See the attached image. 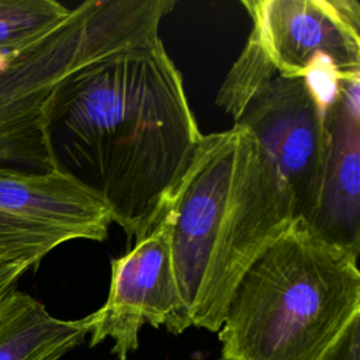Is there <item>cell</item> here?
<instances>
[{
	"label": "cell",
	"mask_w": 360,
	"mask_h": 360,
	"mask_svg": "<svg viewBox=\"0 0 360 360\" xmlns=\"http://www.w3.org/2000/svg\"><path fill=\"white\" fill-rule=\"evenodd\" d=\"M46 135L55 170L101 200L135 240L156 224L202 136L160 38L66 76L48 101Z\"/></svg>",
	"instance_id": "obj_1"
},
{
	"label": "cell",
	"mask_w": 360,
	"mask_h": 360,
	"mask_svg": "<svg viewBox=\"0 0 360 360\" xmlns=\"http://www.w3.org/2000/svg\"><path fill=\"white\" fill-rule=\"evenodd\" d=\"M163 210L181 326L218 332L240 278L295 218L290 190L245 127L202 135Z\"/></svg>",
	"instance_id": "obj_2"
},
{
	"label": "cell",
	"mask_w": 360,
	"mask_h": 360,
	"mask_svg": "<svg viewBox=\"0 0 360 360\" xmlns=\"http://www.w3.org/2000/svg\"><path fill=\"white\" fill-rule=\"evenodd\" d=\"M357 259L294 218L235 288L221 360H329L360 319Z\"/></svg>",
	"instance_id": "obj_3"
},
{
	"label": "cell",
	"mask_w": 360,
	"mask_h": 360,
	"mask_svg": "<svg viewBox=\"0 0 360 360\" xmlns=\"http://www.w3.org/2000/svg\"><path fill=\"white\" fill-rule=\"evenodd\" d=\"M326 94L308 76H276L259 87L235 125L248 128L276 163L294 205V217L312 224L329 156Z\"/></svg>",
	"instance_id": "obj_4"
},
{
	"label": "cell",
	"mask_w": 360,
	"mask_h": 360,
	"mask_svg": "<svg viewBox=\"0 0 360 360\" xmlns=\"http://www.w3.org/2000/svg\"><path fill=\"white\" fill-rule=\"evenodd\" d=\"M111 224L104 202L70 176L0 167V263L37 266L65 242L104 240Z\"/></svg>",
	"instance_id": "obj_5"
},
{
	"label": "cell",
	"mask_w": 360,
	"mask_h": 360,
	"mask_svg": "<svg viewBox=\"0 0 360 360\" xmlns=\"http://www.w3.org/2000/svg\"><path fill=\"white\" fill-rule=\"evenodd\" d=\"M253 21L246 48L273 76H305L329 65L360 75V3L356 0H243Z\"/></svg>",
	"instance_id": "obj_6"
},
{
	"label": "cell",
	"mask_w": 360,
	"mask_h": 360,
	"mask_svg": "<svg viewBox=\"0 0 360 360\" xmlns=\"http://www.w3.org/2000/svg\"><path fill=\"white\" fill-rule=\"evenodd\" d=\"M172 222L166 210L146 235L124 256L111 260L105 304L89 315L90 346L111 338L112 353L127 360L139 346V330L149 323L183 333L181 302L172 264Z\"/></svg>",
	"instance_id": "obj_7"
},
{
	"label": "cell",
	"mask_w": 360,
	"mask_h": 360,
	"mask_svg": "<svg viewBox=\"0 0 360 360\" xmlns=\"http://www.w3.org/2000/svg\"><path fill=\"white\" fill-rule=\"evenodd\" d=\"M329 156L314 231L360 252V75L340 77L326 111Z\"/></svg>",
	"instance_id": "obj_8"
},
{
	"label": "cell",
	"mask_w": 360,
	"mask_h": 360,
	"mask_svg": "<svg viewBox=\"0 0 360 360\" xmlns=\"http://www.w3.org/2000/svg\"><path fill=\"white\" fill-rule=\"evenodd\" d=\"M89 332V315L75 321L55 318L15 287L0 297V360H60Z\"/></svg>",
	"instance_id": "obj_9"
},
{
	"label": "cell",
	"mask_w": 360,
	"mask_h": 360,
	"mask_svg": "<svg viewBox=\"0 0 360 360\" xmlns=\"http://www.w3.org/2000/svg\"><path fill=\"white\" fill-rule=\"evenodd\" d=\"M70 10L55 0H0V55L22 52L63 22Z\"/></svg>",
	"instance_id": "obj_10"
},
{
	"label": "cell",
	"mask_w": 360,
	"mask_h": 360,
	"mask_svg": "<svg viewBox=\"0 0 360 360\" xmlns=\"http://www.w3.org/2000/svg\"><path fill=\"white\" fill-rule=\"evenodd\" d=\"M329 360H360V319L352 325Z\"/></svg>",
	"instance_id": "obj_11"
},
{
	"label": "cell",
	"mask_w": 360,
	"mask_h": 360,
	"mask_svg": "<svg viewBox=\"0 0 360 360\" xmlns=\"http://www.w3.org/2000/svg\"><path fill=\"white\" fill-rule=\"evenodd\" d=\"M31 269L30 264L0 263V297L17 285L20 277Z\"/></svg>",
	"instance_id": "obj_12"
}]
</instances>
